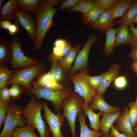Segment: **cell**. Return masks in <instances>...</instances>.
<instances>
[{
	"mask_svg": "<svg viewBox=\"0 0 137 137\" xmlns=\"http://www.w3.org/2000/svg\"><path fill=\"white\" fill-rule=\"evenodd\" d=\"M39 5V8L35 15L38 23L37 35L32 49L38 51L41 50L45 35L54 24L53 19L58 9L54 8L45 0H41Z\"/></svg>",
	"mask_w": 137,
	"mask_h": 137,
	"instance_id": "obj_1",
	"label": "cell"
},
{
	"mask_svg": "<svg viewBox=\"0 0 137 137\" xmlns=\"http://www.w3.org/2000/svg\"><path fill=\"white\" fill-rule=\"evenodd\" d=\"M32 96L27 106L22 109L23 117L25 119L27 125L38 131L40 137H49V128L41 115L42 103Z\"/></svg>",
	"mask_w": 137,
	"mask_h": 137,
	"instance_id": "obj_2",
	"label": "cell"
},
{
	"mask_svg": "<svg viewBox=\"0 0 137 137\" xmlns=\"http://www.w3.org/2000/svg\"><path fill=\"white\" fill-rule=\"evenodd\" d=\"M31 84L32 88L27 92L28 95H35L37 99L43 98L51 102L54 106L55 112L57 113H59L61 109L64 99L73 92L70 87L59 91H50L43 88L35 80L33 81Z\"/></svg>",
	"mask_w": 137,
	"mask_h": 137,
	"instance_id": "obj_3",
	"label": "cell"
},
{
	"mask_svg": "<svg viewBox=\"0 0 137 137\" xmlns=\"http://www.w3.org/2000/svg\"><path fill=\"white\" fill-rule=\"evenodd\" d=\"M45 68L44 62L41 61L35 66L15 70L7 85L18 84L22 85L28 92L32 88L31 84L33 79L39 77L44 73Z\"/></svg>",
	"mask_w": 137,
	"mask_h": 137,
	"instance_id": "obj_4",
	"label": "cell"
},
{
	"mask_svg": "<svg viewBox=\"0 0 137 137\" xmlns=\"http://www.w3.org/2000/svg\"><path fill=\"white\" fill-rule=\"evenodd\" d=\"M85 104L84 98L74 91L71 95L64 99L62 102V115L67 120L71 132L72 137H76L75 131L76 119L77 115L81 111Z\"/></svg>",
	"mask_w": 137,
	"mask_h": 137,
	"instance_id": "obj_5",
	"label": "cell"
},
{
	"mask_svg": "<svg viewBox=\"0 0 137 137\" xmlns=\"http://www.w3.org/2000/svg\"><path fill=\"white\" fill-rule=\"evenodd\" d=\"M9 42L12 49L10 62L12 69L16 70L21 67L32 66L40 62L36 58L24 55L21 48L22 39L20 38L12 37Z\"/></svg>",
	"mask_w": 137,
	"mask_h": 137,
	"instance_id": "obj_6",
	"label": "cell"
},
{
	"mask_svg": "<svg viewBox=\"0 0 137 137\" xmlns=\"http://www.w3.org/2000/svg\"><path fill=\"white\" fill-rule=\"evenodd\" d=\"M22 108L15 104H11L7 113L4 121L3 128L0 137H11L13 131L17 126L22 127L26 124L22 114Z\"/></svg>",
	"mask_w": 137,
	"mask_h": 137,
	"instance_id": "obj_7",
	"label": "cell"
},
{
	"mask_svg": "<svg viewBox=\"0 0 137 137\" xmlns=\"http://www.w3.org/2000/svg\"><path fill=\"white\" fill-rule=\"evenodd\" d=\"M13 18L15 24L26 31L31 41L35 42L37 37L38 23L33 16L18 8L14 11Z\"/></svg>",
	"mask_w": 137,
	"mask_h": 137,
	"instance_id": "obj_8",
	"label": "cell"
},
{
	"mask_svg": "<svg viewBox=\"0 0 137 137\" xmlns=\"http://www.w3.org/2000/svg\"><path fill=\"white\" fill-rule=\"evenodd\" d=\"M86 70H80L78 74L70 76L71 81L74 86V92L77 93L85 100L84 107L87 104H90L93 97L98 93L97 91L91 88L84 79L83 75Z\"/></svg>",
	"mask_w": 137,
	"mask_h": 137,
	"instance_id": "obj_9",
	"label": "cell"
},
{
	"mask_svg": "<svg viewBox=\"0 0 137 137\" xmlns=\"http://www.w3.org/2000/svg\"><path fill=\"white\" fill-rule=\"evenodd\" d=\"M42 109L44 112L43 116L48 125L53 137H65L61 131L64 121L63 115L59 113L56 114L52 112L45 101L42 103Z\"/></svg>",
	"mask_w": 137,
	"mask_h": 137,
	"instance_id": "obj_10",
	"label": "cell"
},
{
	"mask_svg": "<svg viewBox=\"0 0 137 137\" xmlns=\"http://www.w3.org/2000/svg\"><path fill=\"white\" fill-rule=\"evenodd\" d=\"M97 38V36L94 33L88 38L82 48L79 51L75 60L74 64L68 71L70 75L75 74L78 70L87 69L89 51L92 45L96 42Z\"/></svg>",
	"mask_w": 137,
	"mask_h": 137,
	"instance_id": "obj_11",
	"label": "cell"
},
{
	"mask_svg": "<svg viewBox=\"0 0 137 137\" xmlns=\"http://www.w3.org/2000/svg\"><path fill=\"white\" fill-rule=\"evenodd\" d=\"M49 72L52 78L55 80L67 87H70L71 75L68 72L62 67L58 61L52 62Z\"/></svg>",
	"mask_w": 137,
	"mask_h": 137,
	"instance_id": "obj_12",
	"label": "cell"
},
{
	"mask_svg": "<svg viewBox=\"0 0 137 137\" xmlns=\"http://www.w3.org/2000/svg\"><path fill=\"white\" fill-rule=\"evenodd\" d=\"M128 107H125L121 115L115 121V129L123 132L129 137H137V134L133 130L129 117Z\"/></svg>",
	"mask_w": 137,
	"mask_h": 137,
	"instance_id": "obj_13",
	"label": "cell"
},
{
	"mask_svg": "<svg viewBox=\"0 0 137 137\" xmlns=\"http://www.w3.org/2000/svg\"><path fill=\"white\" fill-rule=\"evenodd\" d=\"M121 66L117 63L112 65L107 72L102 74V79L100 86L97 91L98 94L102 95L111 83L117 77Z\"/></svg>",
	"mask_w": 137,
	"mask_h": 137,
	"instance_id": "obj_14",
	"label": "cell"
},
{
	"mask_svg": "<svg viewBox=\"0 0 137 137\" xmlns=\"http://www.w3.org/2000/svg\"><path fill=\"white\" fill-rule=\"evenodd\" d=\"M116 23L112 18L111 10H105L91 28L99 30L101 33H103L107 29L115 26Z\"/></svg>",
	"mask_w": 137,
	"mask_h": 137,
	"instance_id": "obj_15",
	"label": "cell"
},
{
	"mask_svg": "<svg viewBox=\"0 0 137 137\" xmlns=\"http://www.w3.org/2000/svg\"><path fill=\"white\" fill-rule=\"evenodd\" d=\"M37 81L44 88L53 91H60L68 88L58 83L54 80L49 71L45 73L38 77Z\"/></svg>",
	"mask_w": 137,
	"mask_h": 137,
	"instance_id": "obj_16",
	"label": "cell"
},
{
	"mask_svg": "<svg viewBox=\"0 0 137 137\" xmlns=\"http://www.w3.org/2000/svg\"><path fill=\"white\" fill-rule=\"evenodd\" d=\"M120 110L108 113H102V117L99 121V130L103 134L109 133L112 126L121 115Z\"/></svg>",
	"mask_w": 137,
	"mask_h": 137,
	"instance_id": "obj_17",
	"label": "cell"
},
{
	"mask_svg": "<svg viewBox=\"0 0 137 137\" xmlns=\"http://www.w3.org/2000/svg\"><path fill=\"white\" fill-rule=\"evenodd\" d=\"M90 106L92 110H97L102 112L108 113L120 110L119 107H113L105 100L102 96L98 93L93 98Z\"/></svg>",
	"mask_w": 137,
	"mask_h": 137,
	"instance_id": "obj_18",
	"label": "cell"
},
{
	"mask_svg": "<svg viewBox=\"0 0 137 137\" xmlns=\"http://www.w3.org/2000/svg\"><path fill=\"white\" fill-rule=\"evenodd\" d=\"M117 29L115 46L130 44L132 42V36L129 31V26L122 24Z\"/></svg>",
	"mask_w": 137,
	"mask_h": 137,
	"instance_id": "obj_19",
	"label": "cell"
},
{
	"mask_svg": "<svg viewBox=\"0 0 137 137\" xmlns=\"http://www.w3.org/2000/svg\"><path fill=\"white\" fill-rule=\"evenodd\" d=\"M133 0H117L110 10L112 18L122 17L126 11L132 5Z\"/></svg>",
	"mask_w": 137,
	"mask_h": 137,
	"instance_id": "obj_20",
	"label": "cell"
},
{
	"mask_svg": "<svg viewBox=\"0 0 137 137\" xmlns=\"http://www.w3.org/2000/svg\"><path fill=\"white\" fill-rule=\"evenodd\" d=\"M41 0H18L17 8L32 16H35L40 7Z\"/></svg>",
	"mask_w": 137,
	"mask_h": 137,
	"instance_id": "obj_21",
	"label": "cell"
},
{
	"mask_svg": "<svg viewBox=\"0 0 137 137\" xmlns=\"http://www.w3.org/2000/svg\"><path fill=\"white\" fill-rule=\"evenodd\" d=\"M105 10L104 8L97 6L87 13L82 14V20L83 24L91 27L98 20Z\"/></svg>",
	"mask_w": 137,
	"mask_h": 137,
	"instance_id": "obj_22",
	"label": "cell"
},
{
	"mask_svg": "<svg viewBox=\"0 0 137 137\" xmlns=\"http://www.w3.org/2000/svg\"><path fill=\"white\" fill-rule=\"evenodd\" d=\"M117 32V29L113 28L107 29L106 31V40L104 51L107 57L114 53Z\"/></svg>",
	"mask_w": 137,
	"mask_h": 137,
	"instance_id": "obj_23",
	"label": "cell"
},
{
	"mask_svg": "<svg viewBox=\"0 0 137 137\" xmlns=\"http://www.w3.org/2000/svg\"><path fill=\"white\" fill-rule=\"evenodd\" d=\"M12 56V49L10 42L0 35V63L6 64L10 62Z\"/></svg>",
	"mask_w": 137,
	"mask_h": 137,
	"instance_id": "obj_24",
	"label": "cell"
},
{
	"mask_svg": "<svg viewBox=\"0 0 137 137\" xmlns=\"http://www.w3.org/2000/svg\"><path fill=\"white\" fill-rule=\"evenodd\" d=\"M78 115L80 128V137H99L103 135L102 133L100 131L92 130L88 128L85 122L86 115L81 110Z\"/></svg>",
	"mask_w": 137,
	"mask_h": 137,
	"instance_id": "obj_25",
	"label": "cell"
},
{
	"mask_svg": "<svg viewBox=\"0 0 137 137\" xmlns=\"http://www.w3.org/2000/svg\"><path fill=\"white\" fill-rule=\"evenodd\" d=\"M81 110L85 115L88 116L90 123V127L93 130L98 132L99 129V119L102 112L100 111L97 113H95L90 108L89 104L84 106Z\"/></svg>",
	"mask_w": 137,
	"mask_h": 137,
	"instance_id": "obj_26",
	"label": "cell"
},
{
	"mask_svg": "<svg viewBox=\"0 0 137 137\" xmlns=\"http://www.w3.org/2000/svg\"><path fill=\"white\" fill-rule=\"evenodd\" d=\"M17 0H9L4 5L0 11V22L14 20L13 13L17 8Z\"/></svg>",
	"mask_w": 137,
	"mask_h": 137,
	"instance_id": "obj_27",
	"label": "cell"
},
{
	"mask_svg": "<svg viewBox=\"0 0 137 137\" xmlns=\"http://www.w3.org/2000/svg\"><path fill=\"white\" fill-rule=\"evenodd\" d=\"M80 48L79 45L72 47L64 57L58 60L62 67L67 71L68 72L70 70L72 64L77 54L79 52Z\"/></svg>",
	"mask_w": 137,
	"mask_h": 137,
	"instance_id": "obj_28",
	"label": "cell"
},
{
	"mask_svg": "<svg viewBox=\"0 0 137 137\" xmlns=\"http://www.w3.org/2000/svg\"><path fill=\"white\" fill-rule=\"evenodd\" d=\"M137 14V4L134 1L132 5L126 11L121 18L117 20L118 25L123 24L130 26Z\"/></svg>",
	"mask_w": 137,
	"mask_h": 137,
	"instance_id": "obj_29",
	"label": "cell"
},
{
	"mask_svg": "<svg viewBox=\"0 0 137 137\" xmlns=\"http://www.w3.org/2000/svg\"><path fill=\"white\" fill-rule=\"evenodd\" d=\"M35 129L27 125L22 127L17 126L14 129L11 137H40L35 133Z\"/></svg>",
	"mask_w": 137,
	"mask_h": 137,
	"instance_id": "obj_30",
	"label": "cell"
},
{
	"mask_svg": "<svg viewBox=\"0 0 137 137\" xmlns=\"http://www.w3.org/2000/svg\"><path fill=\"white\" fill-rule=\"evenodd\" d=\"M97 6L94 0H81L70 9V10L80 12L84 14Z\"/></svg>",
	"mask_w": 137,
	"mask_h": 137,
	"instance_id": "obj_31",
	"label": "cell"
},
{
	"mask_svg": "<svg viewBox=\"0 0 137 137\" xmlns=\"http://www.w3.org/2000/svg\"><path fill=\"white\" fill-rule=\"evenodd\" d=\"M89 69L86 70L83 75L85 81L92 88L97 91L100 88L102 79V75L96 76H90L88 74L89 72Z\"/></svg>",
	"mask_w": 137,
	"mask_h": 137,
	"instance_id": "obj_32",
	"label": "cell"
},
{
	"mask_svg": "<svg viewBox=\"0 0 137 137\" xmlns=\"http://www.w3.org/2000/svg\"><path fill=\"white\" fill-rule=\"evenodd\" d=\"M15 70H11L3 64L0 65V89L7 86L8 83Z\"/></svg>",
	"mask_w": 137,
	"mask_h": 137,
	"instance_id": "obj_33",
	"label": "cell"
},
{
	"mask_svg": "<svg viewBox=\"0 0 137 137\" xmlns=\"http://www.w3.org/2000/svg\"><path fill=\"white\" fill-rule=\"evenodd\" d=\"M128 115L132 127L133 128L137 123V101H131L129 104Z\"/></svg>",
	"mask_w": 137,
	"mask_h": 137,
	"instance_id": "obj_34",
	"label": "cell"
},
{
	"mask_svg": "<svg viewBox=\"0 0 137 137\" xmlns=\"http://www.w3.org/2000/svg\"><path fill=\"white\" fill-rule=\"evenodd\" d=\"M11 101H5L0 98V129L2 128L6 116V113L9 108Z\"/></svg>",
	"mask_w": 137,
	"mask_h": 137,
	"instance_id": "obj_35",
	"label": "cell"
},
{
	"mask_svg": "<svg viewBox=\"0 0 137 137\" xmlns=\"http://www.w3.org/2000/svg\"><path fill=\"white\" fill-rule=\"evenodd\" d=\"M9 90L11 97L14 101L19 99L23 93L21 85L18 84H12Z\"/></svg>",
	"mask_w": 137,
	"mask_h": 137,
	"instance_id": "obj_36",
	"label": "cell"
},
{
	"mask_svg": "<svg viewBox=\"0 0 137 137\" xmlns=\"http://www.w3.org/2000/svg\"><path fill=\"white\" fill-rule=\"evenodd\" d=\"M114 84L115 87L117 89H123L127 85V79L124 76L117 77L114 80Z\"/></svg>",
	"mask_w": 137,
	"mask_h": 137,
	"instance_id": "obj_37",
	"label": "cell"
},
{
	"mask_svg": "<svg viewBox=\"0 0 137 137\" xmlns=\"http://www.w3.org/2000/svg\"><path fill=\"white\" fill-rule=\"evenodd\" d=\"M117 0H94L95 2L98 6L104 8L105 10H110L112 6Z\"/></svg>",
	"mask_w": 137,
	"mask_h": 137,
	"instance_id": "obj_38",
	"label": "cell"
},
{
	"mask_svg": "<svg viewBox=\"0 0 137 137\" xmlns=\"http://www.w3.org/2000/svg\"><path fill=\"white\" fill-rule=\"evenodd\" d=\"M130 30L132 35V41L129 47L133 49L137 47V28L134 27L133 23L130 25Z\"/></svg>",
	"mask_w": 137,
	"mask_h": 137,
	"instance_id": "obj_39",
	"label": "cell"
},
{
	"mask_svg": "<svg viewBox=\"0 0 137 137\" xmlns=\"http://www.w3.org/2000/svg\"><path fill=\"white\" fill-rule=\"evenodd\" d=\"M81 0H66L63 1L61 6L59 8L61 10L71 9Z\"/></svg>",
	"mask_w": 137,
	"mask_h": 137,
	"instance_id": "obj_40",
	"label": "cell"
},
{
	"mask_svg": "<svg viewBox=\"0 0 137 137\" xmlns=\"http://www.w3.org/2000/svg\"><path fill=\"white\" fill-rule=\"evenodd\" d=\"M9 89L6 87L0 89V98L5 101H11Z\"/></svg>",
	"mask_w": 137,
	"mask_h": 137,
	"instance_id": "obj_41",
	"label": "cell"
},
{
	"mask_svg": "<svg viewBox=\"0 0 137 137\" xmlns=\"http://www.w3.org/2000/svg\"><path fill=\"white\" fill-rule=\"evenodd\" d=\"M110 134L114 137H129L126 135L119 133L115 128L113 125L111 128Z\"/></svg>",
	"mask_w": 137,
	"mask_h": 137,
	"instance_id": "obj_42",
	"label": "cell"
},
{
	"mask_svg": "<svg viewBox=\"0 0 137 137\" xmlns=\"http://www.w3.org/2000/svg\"><path fill=\"white\" fill-rule=\"evenodd\" d=\"M8 31L10 35H15L18 33L19 29L16 24H12Z\"/></svg>",
	"mask_w": 137,
	"mask_h": 137,
	"instance_id": "obj_43",
	"label": "cell"
},
{
	"mask_svg": "<svg viewBox=\"0 0 137 137\" xmlns=\"http://www.w3.org/2000/svg\"><path fill=\"white\" fill-rule=\"evenodd\" d=\"M12 23L11 21L4 20L0 22V28L8 30L10 26Z\"/></svg>",
	"mask_w": 137,
	"mask_h": 137,
	"instance_id": "obj_44",
	"label": "cell"
},
{
	"mask_svg": "<svg viewBox=\"0 0 137 137\" xmlns=\"http://www.w3.org/2000/svg\"><path fill=\"white\" fill-rule=\"evenodd\" d=\"M128 56L134 61H137V47L133 48L129 54Z\"/></svg>",
	"mask_w": 137,
	"mask_h": 137,
	"instance_id": "obj_45",
	"label": "cell"
},
{
	"mask_svg": "<svg viewBox=\"0 0 137 137\" xmlns=\"http://www.w3.org/2000/svg\"><path fill=\"white\" fill-rule=\"evenodd\" d=\"M66 41V40L65 39H57L55 41L54 43V46H64Z\"/></svg>",
	"mask_w": 137,
	"mask_h": 137,
	"instance_id": "obj_46",
	"label": "cell"
},
{
	"mask_svg": "<svg viewBox=\"0 0 137 137\" xmlns=\"http://www.w3.org/2000/svg\"><path fill=\"white\" fill-rule=\"evenodd\" d=\"M45 1L48 4L53 7L62 3L63 1L58 0H46Z\"/></svg>",
	"mask_w": 137,
	"mask_h": 137,
	"instance_id": "obj_47",
	"label": "cell"
},
{
	"mask_svg": "<svg viewBox=\"0 0 137 137\" xmlns=\"http://www.w3.org/2000/svg\"><path fill=\"white\" fill-rule=\"evenodd\" d=\"M132 70L137 75V61H133L130 66Z\"/></svg>",
	"mask_w": 137,
	"mask_h": 137,
	"instance_id": "obj_48",
	"label": "cell"
},
{
	"mask_svg": "<svg viewBox=\"0 0 137 137\" xmlns=\"http://www.w3.org/2000/svg\"><path fill=\"white\" fill-rule=\"evenodd\" d=\"M102 137H114L111 134L108 133L104 134L102 136Z\"/></svg>",
	"mask_w": 137,
	"mask_h": 137,
	"instance_id": "obj_49",
	"label": "cell"
},
{
	"mask_svg": "<svg viewBox=\"0 0 137 137\" xmlns=\"http://www.w3.org/2000/svg\"><path fill=\"white\" fill-rule=\"evenodd\" d=\"M132 23L137 24V14L134 18L132 21Z\"/></svg>",
	"mask_w": 137,
	"mask_h": 137,
	"instance_id": "obj_50",
	"label": "cell"
},
{
	"mask_svg": "<svg viewBox=\"0 0 137 137\" xmlns=\"http://www.w3.org/2000/svg\"><path fill=\"white\" fill-rule=\"evenodd\" d=\"M133 130L137 133V123L135 126L133 128Z\"/></svg>",
	"mask_w": 137,
	"mask_h": 137,
	"instance_id": "obj_51",
	"label": "cell"
},
{
	"mask_svg": "<svg viewBox=\"0 0 137 137\" xmlns=\"http://www.w3.org/2000/svg\"><path fill=\"white\" fill-rule=\"evenodd\" d=\"M4 1V0H0V11L3 8L2 7V4Z\"/></svg>",
	"mask_w": 137,
	"mask_h": 137,
	"instance_id": "obj_52",
	"label": "cell"
},
{
	"mask_svg": "<svg viewBox=\"0 0 137 137\" xmlns=\"http://www.w3.org/2000/svg\"><path fill=\"white\" fill-rule=\"evenodd\" d=\"M135 2L137 3V0L135 1Z\"/></svg>",
	"mask_w": 137,
	"mask_h": 137,
	"instance_id": "obj_53",
	"label": "cell"
},
{
	"mask_svg": "<svg viewBox=\"0 0 137 137\" xmlns=\"http://www.w3.org/2000/svg\"><path fill=\"white\" fill-rule=\"evenodd\" d=\"M136 100L137 101V96L136 98Z\"/></svg>",
	"mask_w": 137,
	"mask_h": 137,
	"instance_id": "obj_54",
	"label": "cell"
}]
</instances>
